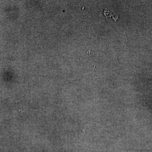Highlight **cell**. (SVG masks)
Returning a JSON list of instances; mask_svg holds the SVG:
<instances>
[{"instance_id": "1", "label": "cell", "mask_w": 152, "mask_h": 152, "mask_svg": "<svg viewBox=\"0 0 152 152\" xmlns=\"http://www.w3.org/2000/svg\"><path fill=\"white\" fill-rule=\"evenodd\" d=\"M103 14L104 15L107 17V18L108 17V18H112L114 19L115 21H117V20L118 19V17L117 16H114V15H112V14L110 12V11L108 10H104V11Z\"/></svg>"}]
</instances>
